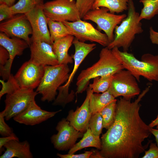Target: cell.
<instances>
[{"label":"cell","mask_w":158,"mask_h":158,"mask_svg":"<svg viewBox=\"0 0 158 158\" xmlns=\"http://www.w3.org/2000/svg\"><path fill=\"white\" fill-rule=\"evenodd\" d=\"M114 75H108L98 77L93 79L92 83L89 86L96 93H103L107 91L110 88Z\"/></svg>","instance_id":"26"},{"label":"cell","mask_w":158,"mask_h":158,"mask_svg":"<svg viewBox=\"0 0 158 158\" xmlns=\"http://www.w3.org/2000/svg\"><path fill=\"white\" fill-rule=\"evenodd\" d=\"M44 3L40 4L25 14L31 24L32 33L31 38L32 42L41 41L52 45L49 30L48 29L47 18L43 10Z\"/></svg>","instance_id":"14"},{"label":"cell","mask_w":158,"mask_h":158,"mask_svg":"<svg viewBox=\"0 0 158 158\" xmlns=\"http://www.w3.org/2000/svg\"><path fill=\"white\" fill-rule=\"evenodd\" d=\"M149 90L147 87L134 102L123 97L117 101L114 121L101 137L102 158H138L145 152L150 141L142 142L151 128L140 115V102Z\"/></svg>","instance_id":"1"},{"label":"cell","mask_w":158,"mask_h":158,"mask_svg":"<svg viewBox=\"0 0 158 158\" xmlns=\"http://www.w3.org/2000/svg\"><path fill=\"white\" fill-rule=\"evenodd\" d=\"M95 0H76V4L81 19L92 9Z\"/></svg>","instance_id":"32"},{"label":"cell","mask_w":158,"mask_h":158,"mask_svg":"<svg viewBox=\"0 0 158 158\" xmlns=\"http://www.w3.org/2000/svg\"><path fill=\"white\" fill-rule=\"evenodd\" d=\"M44 75L36 91L42 95L43 102L54 100L57 90L67 81L70 69L68 65L59 64L55 66H44Z\"/></svg>","instance_id":"5"},{"label":"cell","mask_w":158,"mask_h":158,"mask_svg":"<svg viewBox=\"0 0 158 158\" xmlns=\"http://www.w3.org/2000/svg\"><path fill=\"white\" fill-rule=\"evenodd\" d=\"M56 129L58 132L53 135L50 140L54 148L59 151L70 150L84 134L75 129L66 118L58 122Z\"/></svg>","instance_id":"13"},{"label":"cell","mask_w":158,"mask_h":158,"mask_svg":"<svg viewBox=\"0 0 158 158\" xmlns=\"http://www.w3.org/2000/svg\"><path fill=\"white\" fill-rule=\"evenodd\" d=\"M128 12L126 17L115 28L114 40L107 47L111 49L114 47H122L127 51L136 34L142 33L143 30L139 20V14L136 11L133 0H129Z\"/></svg>","instance_id":"4"},{"label":"cell","mask_w":158,"mask_h":158,"mask_svg":"<svg viewBox=\"0 0 158 158\" xmlns=\"http://www.w3.org/2000/svg\"><path fill=\"white\" fill-rule=\"evenodd\" d=\"M44 71V66L30 59L22 65L14 77L20 87L34 90L40 84Z\"/></svg>","instance_id":"15"},{"label":"cell","mask_w":158,"mask_h":158,"mask_svg":"<svg viewBox=\"0 0 158 158\" xmlns=\"http://www.w3.org/2000/svg\"><path fill=\"white\" fill-rule=\"evenodd\" d=\"M0 45L8 52L9 58L7 63L0 68V74L4 80H7L11 74V66L15 57L21 56L24 50L29 47L26 42L16 37H8L4 33H0Z\"/></svg>","instance_id":"16"},{"label":"cell","mask_w":158,"mask_h":158,"mask_svg":"<svg viewBox=\"0 0 158 158\" xmlns=\"http://www.w3.org/2000/svg\"><path fill=\"white\" fill-rule=\"evenodd\" d=\"M129 0H95L92 9L105 7L110 12L115 13L123 12L128 9Z\"/></svg>","instance_id":"24"},{"label":"cell","mask_w":158,"mask_h":158,"mask_svg":"<svg viewBox=\"0 0 158 158\" xmlns=\"http://www.w3.org/2000/svg\"><path fill=\"white\" fill-rule=\"evenodd\" d=\"M6 148L4 153L0 158H32L33 156L30 150V145L27 140L19 142V140H11L4 146Z\"/></svg>","instance_id":"20"},{"label":"cell","mask_w":158,"mask_h":158,"mask_svg":"<svg viewBox=\"0 0 158 158\" xmlns=\"http://www.w3.org/2000/svg\"><path fill=\"white\" fill-rule=\"evenodd\" d=\"M150 132L154 136L155 138L156 143L158 147V129H155L151 128Z\"/></svg>","instance_id":"40"},{"label":"cell","mask_w":158,"mask_h":158,"mask_svg":"<svg viewBox=\"0 0 158 158\" xmlns=\"http://www.w3.org/2000/svg\"><path fill=\"white\" fill-rule=\"evenodd\" d=\"M0 21L2 22L11 17L13 15L10 6L0 4Z\"/></svg>","instance_id":"34"},{"label":"cell","mask_w":158,"mask_h":158,"mask_svg":"<svg viewBox=\"0 0 158 158\" xmlns=\"http://www.w3.org/2000/svg\"><path fill=\"white\" fill-rule=\"evenodd\" d=\"M109 11V9L105 7L92 9L88 11L83 19L95 23L98 28L105 32L110 43L114 40L113 32L115 27L120 24L127 15L125 14L116 15Z\"/></svg>","instance_id":"10"},{"label":"cell","mask_w":158,"mask_h":158,"mask_svg":"<svg viewBox=\"0 0 158 158\" xmlns=\"http://www.w3.org/2000/svg\"><path fill=\"white\" fill-rule=\"evenodd\" d=\"M0 32L9 37H16L27 42L29 46L31 43L30 35L32 31L30 23L25 14H17L1 22Z\"/></svg>","instance_id":"12"},{"label":"cell","mask_w":158,"mask_h":158,"mask_svg":"<svg viewBox=\"0 0 158 158\" xmlns=\"http://www.w3.org/2000/svg\"><path fill=\"white\" fill-rule=\"evenodd\" d=\"M140 2L143 5L139 16L140 21L150 20L158 14V0H140Z\"/></svg>","instance_id":"27"},{"label":"cell","mask_w":158,"mask_h":158,"mask_svg":"<svg viewBox=\"0 0 158 158\" xmlns=\"http://www.w3.org/2000/svg\"><path fill=\"white\" fill-rule=\"evenodd\" d=\"M117 100L110 103L100 112L103 120V128L107 130L113 123L116 115Z\"/></svg>","instance_id":"29"},{"label":"cell","mask_w":158,"mask_h":158,"mask_svg":"<svg viewBox=\"0 0 158 158\" xmlns=\"http://www.w3.org/2000/svg\"><path fill=\"white\" fill-rule=\"evenodd\" d=\"M50 38L53 43L55 41L71 35L62 22L52 20L47 18Z\"/></svg>","instance_id":"25"},{"label":"cell","mask_w":158,"mask_h":158,"mask_svg":"<svg viewBox=\"0 0 158 158\" xmlns=\"http://www.w3.org/2000/svg\"><path fill=\"white\" fill-rule=\"evenodd\" d=\"M93 152L92 151H86L81 154H75L74 153L62 154L59 153L57 155L61 158H91L92 154Z\"/></svg>","instance_id":"36"},{"label":"cell","mask_w":158,"mask_h":158,"mask_svg":"<svg viewBox=\"0 0 158 158\" xmlns=\"http://www.w3.org/2000/svg\"><path fill=\"white\" fill-rule=\"evenodd\" d=\"M89 128L94 134L100 136L103 128L102 118L99 112L92 115L89 121Z\"/></svg>","instance_id":"30"},{"label":"cell","mask_w":158,"mask_h":158,"mask_svg":"<svg viewBox=\"0 0 158 158\" xmlns=\"http://www.w3.org/2000/svg\"><path fill=\"white\" fill-rule=\"evenodd\" d=\"M16 0H0V4H5L9 6H11L14 5V3Z\"/></svg>","instance_id":"41"},{"label":"cell","mask_w":158,"mask_h":158,"mask_svg":"<svg viewBox=\"0 0 158 158\" xmlns=\"http://www.w3.org/2000/svg\"><path fill=\"white\" fill-rule=\"evenodd\" d=\"M124 69L111 49L107 47L102 48L98 60L92 66L81 71L77 80L76 94L82 93L88 87L90 80L108 75H114Z\"/></svg>","instance_id":"3"},{"label":"cell","mask_w":158,"mask_h":158,"mask_svg":"<svg viewBox=\"0 0 158 158\" xmlns=\"http://www.w3.org/2000/svg\"><path fill=\"white\" fill-rule=\"evenodd\" d=\"M44 13L47 18L63 22L81 19L75 0H54L44 4Z\"/></svg>","instance_id":"8"},{"label":"cell","mask_w":158,"mask_h":158,"mask_svg":"<svg viewBox=\"0 0 158 158\" xmlns=\"http://www.w3.org/2000/svg\"><path fill=\"white\" fill-rule=\"evenodd\" d=\"M38 93L34 90L20 87L6 95L5 107L1 112L8 121L24 111Z\"/></svg>","instance_id":"7"},{"label":"cell","mask_w":158,"mask_h":158,"mask_svg":"<svg viewBox=\"0 0 158 158\" xmlns=\"http://www.w3.org/2000/svg\"><path fill=\"white\" fill-rule=\"evenodd\" d=\"M74 36L69 35L54 41L52 47L59 64L68 65L73 61L72 56L68 54V51L73 44Z\"/></svg>","instance_id":"21"},{"label":"cell","mask_w":158,"mask_h":158,"mask_svg":"<svg viewBox=\"0 0 158 158\" xmlns=\"http://www.w3.org/2000/svg\"><path fill=\"white\" fill-rule=\"evenodd\" d=\"M61 111H49L42 109L35 100L23 112L15 116L13 120L20 124L34 126L39 124L54 116Z\"/></svg>","instance_id":"18"},{"label":"cell","mask_w":158,"mask_h":158,"mask_svg":"<svg viewBox=\"0 0 158 158\" xmlns=\"http://www.w3.org/2000/svg\"><path fill=\"white\" fill-rule=\"evenodd\" d=\"M5 117L0 113V134L3 137L8 136L13 132L12 129L5 122Z\"/></svg>","instance_id":"33"},{"label":"cell","mask_w":158,"mask_h":158,"mask_svg":"<svg viewBox=\"0 0 158 158\" xmlns=\"http://www.w3.org/2000/svg\"><path fill=\"white\" fill-rule=\"evenodd\" d=\"M111 50L124 69L129 71L138 81L140 82L142 76L150 81L158 82V55L145 54L140 60L133 54L121 51L117 47Z\"/></svg>","instance_id":"2"},{"label":"cell","mask_w":158,"mask_h":158,"mask_svg":"<svg viewBox=\"0 0 158 158\" xmlns=\"http://www.w3.org/2000/svg\"><path fill=\"white\" fill-rule=\"evenodd\" d=\"M156 129H158V125L156 126Z\"/></svg>","instance_id":"43"},{"label":"cell","mask_w":158,"mask_h":158,"mask_svg":"<svg viewBox=\"0 0 158 158\" xmlns=\"http://www.w3.org/2000/svg\"><path fill=\"white\" fill-rule=\"evenodd\" d=\"M88 147H94L100 150L102 142L99 136L94 134L89 128L84 133L82 139L68 151V153H74L83 149Z\"/></svg>","instance_id":"22"},{"label":"cell","mask_w":158,"mask_h":158,"mask_svg":"<svg viewBox=\"0 0 158 158\" xmlns=\"http://www.w3.org/2000/svg\"><path fill=\"white\" fill-rule=\"evenodd\" d=\"M123 69L114 74L108 90L115 98L119 96L131 99L140 93V89L135 77L128 71Z\"/></svg>","instance_id":"9"},{"label":"cell","mask_w":158,"mask_h":158,"mask_svg":"<svg viewBox=\"0 0 158 158\" xmlns=\"http://www.w3.org/2000/svg\"><path fill=\"white\" fill-rule=\"evenodd\" d=\"M12 140H19L18 138L13 133L10 135L3 137L0 138V154L3 151V148L6 143Z\"/></svg>","instance_id":"38"},{"label":"cell","mask_w":158,"mask_h":158,"mask_svg":"<svg viewBox=\"0 0 158 158\" xmlns=\"http://www.w3.org/2000/svg\"><path fill=\"white\" fill-rule=\"evenodd\" d=\"M2 85L0 92V98L5 94H8L20 87L15 79L14 75L11 74L6 82L3 80H0Z\"/></svg>","instance_id":"31"},{"label":"cell","mask_w":158,"mask_h":158,"mask_svg":"<svg viewBox=\"0 0 158 158\" xmlns=\"http://www.w3.org/2000/svg\"><path fill=\"white\" fill-rule=\"evenodd\" d=\"M63 23L71 34L80 41L96 42L104 47L107 46L110 43L105 34L102 33L91 23L81 19L74 22L65 21Z\"/></svg>","instance_id":"11"},{"label":"cell","mask_w":158,"mask_h":158,"mask_svg":"<svg viewBox=\"0 0 158 158\" xmlns=\"http://www.w3.org/2000/svg\"><path fill=\"white\" fill-rule=\"evenodd\" d=\"M116 100L108 90L102 94L93 93L89 101V109L92 115L99 112L105 106Z\"/></svg>","instance_id":"23"},{"label":"cell","mask_w":158,"mask_h":158,"mask_svg":"<svg viewBox=\"0 0 158 158\" xmlns=\"http://www.w3.org/2000/svg\"><path fill=\"white\" fill-rule=\"evenodd\" d=\"M157 125H158V114L156 118L152 120L149 125L150 128H153Z\"/></svg>","instance_id":"42"},{"label":"cell","mask_w":158,"mask_h":158,"mask_svg":"<svg viewBox=\"0 0 158 158\" xmlns=\"http://www.w3.org/2000/svg\"><path fill=\"white\" fill-rule=\"evenodd\" d=\"M87 88L86 97L82 105L75 111L70 110L66 118L75 129L84 133L89 128V121L92 115L89 109V101L94 92L89 87Z\"/></svg>","instance_id":"17"},{"label":"cell","mask_w":158,"mask_h":158,"mask_svg":"<svg viewBox=\"0 0 158 158\" xmlns=\"http://www.w3.org/2000/svg\"><path fill=\"white\" fill-rule=\"evenodd\" d=\"M149 35L152 43L158 45V32L154 31L152 27H151L150 28Z\"/></svg>","instance_id":"39"},{"label":"cell","mask_w":158,"mask_h":158,"mask_svg":"<svg viewBox=\"0 0 158 158\" xmlns=\"http://www.w3.org/2000/svg\"><path fill=\"white\" fill-rule=\"evenodd\" d=\"M9 58V55L8 51L4 47L0 46V68L6 64Z\"/></svg>","instance_id":"37"},{"label":"cell","mask_w":158,"mask_h":158,"mask_svg":"<svg viewBox=\"0 0 158 158\" xmlns=\"http://www.w3.org/2000/svg\"><path fill=\"white\" fill-rule=\"evenodd\" d=\"M29 47L31 52L30 59L35 63L43 66L59 64L52 45L44 42L33 41Z\"/></svg>","instance_id":"19"},{"label":"cell","mask_w":158,"mask_h":158,"mask_svg":"<svg viewBox=\"0 0 158 158\" xmlns=\"http://www.w3.org/2000/svg\"><path fill=\"white\" fill-rule=\"evenodd\" d=\"M144 152L142 158H158V147L156 143L151 142L149 149Z\"/></svg>","instance_id":"35"},{"label":"cell","mask_w":158,"mask_h":158,"mask_svg":"<svg viewBox=\"0 0 158 158\" xmlns=\"http://www.w3.org/2000/svg\"><path fill=\"white\" fill-rule=\"evenodd\" d=\"M73 44L75 49V53L72 56L74 61V66L67 82L58 89V94L53 103L54 105L65 106L73 100L75 93L73 91L69 92L70 84L82 62L87 55L95 49L96 45L94 43H85L76 38L74 39Z\"/></svg>","instance_id":"6"},{"label":"cell","mask_w":158,"mask_h":158,"mask_svg":"<svg viewBox=\"0 0 158 158\" xmlns=\"http://www.w3.org/2000/svg\"><path fill=\"white\" fill-rule=\"evenodd\" d=\"M44 0H19L10 8L13 15L25 14L37 5L44 3Z\"/></svg>","instance_id":"28"}]
</instances>
